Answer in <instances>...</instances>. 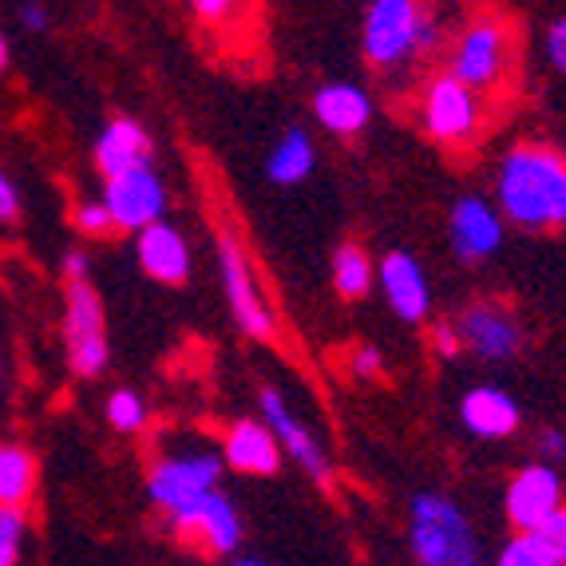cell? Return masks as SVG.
I'll list each match as a JSON object with an SVG mask.
<instances>
[{
  "mask_svg": "<svg viewBox=\"0 0 566 566\" xmlns=\"http://www.w3.org/2000/svg\"><path fill=\"white\" fill-rule=\"evenodd\" d=\"M495 210L523 230L566 227V159L547 143H520L495 170Z\"/></svg>",
  "mask_w": 566,
  "mask_h": 566,
  "instance_id": "obj_1",
  "label": "cell"
},
{
  "mask_svg": "<svg viewBox=\"0 0 566 566\" xmlns=\"http://www.w3.org/2000/svg\"><path fill=\"white\" fill-rule=\"evenodd\" d=\"M408 547L420 566H475L480 538L452 495L420 491L408 507Z\"/></svg>",
  "mask_w": 566,
  "mask_h": 566,
  "instance_id": "obj_2",
  "label": "cell"
},
{
  "mask_svg": "<svg viewBox=\"0 0 566 566\" xmlns=\"http://www.w3.org/2000/svg\"><path fill=\"white\" fill-rule=\"evenodd\" d=\"M440 40H444L440 20L428 9H420V4H412V0H377V4H368L365 32H360L368 64L397 67L405 60L420 56V52H432Z\"/></svg>",
  "mask_w": 566,
  "mask_h": 566,
  "instance_id": "obj_3",
  "label": "cell"
},
{
  "mask_svg": "<svg viewBox=\"0 0 566 566\" xmlns=\"http://www.w3.org/2000/svg\"><path fill=\"white\" fill-rule=\"evenodd\" d=\"M511 64H515V32L503 17L483 12L455 36L452 56H448V76L483 95L507 80Z\"/></svg>",
  "mask_w": 566,
  "mask_h": 566,
  "instance_id": "obj_4",
  "label": "cell"
},
{
  "mask_svg": "<svg viewBox=\"0 0 566 566\" xmlns=\"http://www.w3.org/2000/svg\"><path fill=\"white\" fill-rule=\"evenodd\" d=\"M218 483H222V455L207 452V448H190V452H167L151 463L147 495L170 520V515L214 495Z\"/></svg>",
  "mask_w": 566,
  "mask_h": 566,
  "instance_id": "obj_5",
  "label": "cell"
},
{
  "mask_svg": "<svg viewBox=\"0 0 566 566\" xmlns=\"http://www.w3.org/2000/svg\"><path fill=\"white\" fill-rule=\"evenodd\" d=\"M64 349L76 377L92 380L107 368V313L92 282H67L64 290Z\"/></svg>",
  "mask_w": 566,
  "mask_h": 566,
  "instance_id": "obj_6",
  "label": "cell"
},
{
  "mask_svg": "<svg viewBox=\"0 0 566 566\" xmlns=\"http://www.w3.org/2000/svg\"><path fill=\"white\" fill-rule=\"evenodd\" d=\"M214 254H218V274H222V293H227V305H230V313H234L238 329L254 340H270L277 329L274 310L265 305L262 290H258L254 265L245 258L242 242H238L230 230H218Z\"/></svg>",
  "mask_w": 566,
  "mask_h": 566,
  "instance_id": "obj_7",
  "label": "cell"
},
{
  "mask_svg": "<svg viewBox=\"0 0 566 566\" xmlns=\"http://www.w3.org/2000/svg\"><path fill=\"white\" fill-rule=\"evenodd\" d=\"M416 119H420V127H424L436 143L460 147V143H472L475 132L483 127V95H475L472 87H463L460 80L440 72V76L428 80L424 92H420Z\"/></svg>",
  "mask_w": 566,
  "mask_h": 566,
  "instance_id": "obj_8",
  "label": "cell"
},
{
  "mask_svg": "<svg viewBox=\"0 0 566 566\" xmlns=\"http://www.w3.org/2000/svg\"><path fill=\"white\" fill-rule=\"evenodd\" d=\"M107 218H112L115 230H147L155 222H163L167 214V187H163L159 170L143 167L132 175H119V179L104 182V199Z\"/></svg>",
  "mask_w": 566,
  "mask_h": 566,
  "instance_id": "obj_9",
  "label": "cell"
},
{
  "mask_svg": "<svg viewBox=\"0 0 566 566\" xmlns=\"http://www.w3.org/2000/svg\"><path fill=\"white\" fill-rule=\"evenodd\" d=\"M258 408H262V424L274 432L277 448L290 452V460H297L305 468V475L317 483H329L333 480V463L329 452L322 448V436H313L310 428L297 420V412L290 408V400L277 392V388L265 385L258 392Z\"/></svg>",
  "mask_w": 566,
  "mask_h": 566,
  "instance_id": "obj_10",
  "label": "cell"
},
{
  "mask_svg": "<svg viewBox=\"0 0 566 566\" xmlns=\"http://www.w3.org/2000/svg\"><path fill=\"white\" fill-rule=\"evenodd\" d=\"M170 531H175L182 543L202 547L207 555L227 558V555H234L238 543H242V515H238V507L222 491H214V495L199 500L195 507L170 515Z\"/></svg>",
  "mask_w": 566,
  "mask_h": 566,
  "instance_id": "obj_11",
  "label": "cell"
},
{
  "mask_svg": "<svg viewBox=\"0 0 566 566\" xmlns=\"http://www.w3.org/2000/svg\"><path fill=\"white\" fill-rule=\"evenodd\" d=\"M455 333H460V345L463 349H472L480 360H491V365H500V360H511L520 353V322H515V313L500 302H475L460 313V322H455Z\"/></svg>",
  "mask_w": 566,
  "mask_h": 566,
  "instance_id": "obj_12",
  "label": "cell"
},
{
  "mask_svg": "<svg viewBox=\"0 0 566 566\" xmlns=\"http://www.w3.org/2000/svg\"><path fill=\"white\" fill-rule=\"evenodd\" d=\"M558 507H563V483L547 463H527L523 472H515V480L507 483V495H503V511L520 535H531Z\"/></svg>",
  "mask_w": 566,
  "mask_h": 566,
  "instance_id": "obj_13",
  "label": "cell"
},
{
  "mask_svg": "<svg viewBox=\"0 0 566 566\" xmlns=\"http://www.w3.org/2000/svg\"><path fill=\"white\" fill-rule=\"evenodd\" d=\"M448 234L460 262H488L503 245V214L480 195H468L448 214Z\"/></svg>",
  "mask_w": 566,
  "mask_h": 566,
  "instance_id": "obj_14",
  "label": "cell"
},
{
  "mask_svg": "<svg viewBox=\"0 0 566 566\" xmlns=\"http://www.w3.org/2000/svg\"><path fill=\"white\" fill-rule=\"evenodd\" d=\"M151 159H155L151 135L132 115H115L104 132H99V139H95V167H99L104 179H119V175L151 167Z\"/></svg>",
  "mask_w": 566,
  "mask_h": 566,
  "instance_id": "obj_15",
  "label": "cell"
},
{
  "mask_svg": "<svg viewBox=\"0 0 566 566\" xmlns=\"http://www.w3.org/2000/svg\"><path fill=\"white\" fill-rule=\"evenodd\" d=\"M377 277L400 322H424L428 310H432V290H428L424 265L416 262L412 254H405V250H392L380 262Z\"/></svg>",
  "mask_w": 566,
  "mask_h": 566,
  "instance_id": "obj_16",
  "label": "cell"
},
{
  "mask_svg": "<svg viewBox=\"0 0 566 566\" xmlns=\"http://www.w3.org/2000/svg\"><path fill=\"white\" fill-rule=\"evenodd\" d=\"M135 258H139L143 274L159 285H182L190 277V245L182 230H175L163 218L155 227L139 230L135 238Z\"/></svg>",
  "mask_w": 566,
  "mask_h": 566,
  "instance_id": "obj_17",
  "label": "cell"
},
{
  "mask_svg": "<svg viewBox=\"0 0 566 566\" xmlns=\"http://www.w3.org/2000/svg\"><path fill=\"white\" fill-rule=\"evenodd\" d=\"M313 115L333 135H360L373 119V99L365 87L349 84V80H333L313 95Z\"/></svg>",
  "mask_w": 566,
  "mask_h": 566,
  "instance_id": "obj_18",
  "label": "cell"
},
{
  "mask_svg": "<svg viewBox=\"0 0 566 566\" xmlns=\"http://www.w3.org/2000/svg\"><path fill=\"white\" fill-rule=\"evenodd\" d=\"M222 463H230L242 475H274L282 468V448H277L274 432L262 420H238L227 432Z\"/></svg>",
  "mask_w": 566,
  "mask_h": 566,
  "instance_id": "obj_19",
  "label": "cell"
},
{
  "mask_svg": "<svg viewBox=\"0 0 566 566\" xmlns=\"http://www.w3.org/2000/svg\"><path fill=\"white\" fill-rule=\"evenodd\" d=\"M460 420L463 428L480 440H503L520 428V405L503 392V388H472L468 397L460 400Z\"/></svg>",
  "mask_w": 566,
  "mask_h": 566,
  "instance_id": "obj_20",
  "label": "cell"
},
{
  "mask_svg": "<svg viewBox=\"0 0 566 566\" xmlns=\"http://www.w3.org/2000/svg\"><path fill=\"white\" fill-rule=\"evenodd\" d=\"M317 167V147H313L305 127H290L282 139L274 143V151L265 155V175L277 187H297L302 179H310Z\"/></svg>",
  "mask_w": 566,
  "mask_h": 566,
  "instance_id": "obj_21",
  "label": "cell"
},
{
  "mask_svg": "<svg viewBox=\"0 0 566 566\" xmlns=\"http://www.w3.org/2000/svg\"><path fill=\"white\" fill-rule=\"evenodd\" d=\"M36 455L20 444H0V511H24L36 491Z\"/></svg>",
  "mask_w": 566,
  "mask_h": 566,
  "instance_id": "obj_22",
  "label": "cell"
},
{
  "mask_svg": "<svg viewBox=\"0 0 566 566\" xmlns=\"http://www.w3.org/2000/svg\"><path fill=\"white\" fill-rule=\"evenodd\" d=\"M373 282H377V265L365 254V245L340 242L337 254H333V285H337L340 297L357 302V297H365L373 290Z\"/></svg>",
  "mask_w": 566,
  "mask_h": 566,
  "instance_id": "obj_23",
  "label": "cell"
},
{
  "mask_svg": "<svg viewBox=\"0 0 566 566\" xmlns=\"http://www.w3.org/2000/svg\"><path fill=\"white\" fill-rule=\"evenodd\" d=\"M107 424L127 436L143 432L147 428V400L135 388H115L112 397H107Z\"/></svg>",
  "mask_w": 566,
  "mask_h": 566,
  "instance_id": "obj_24",
  "label": "cell"
},
{
  "mask_svg": "<svg viewBox=\"0 0 566 566\" xmlns=\"http://www.w3.org/2000/svg\"><path fill=\"white\" fill-rule=\"evenodd\" d=\"M531 543H535L543 555L551 558L555 566H566V503L555 511V515H547V520L538 523L535 531H531Z\"/></svg>",
  "mask_w": 566,
  "mask_h": 566,
  "instance_id": "obj_25",
  "label": "cell"
},
{
  "mask_svg": "<svg viewBox=\"0 0 566 566\" xmlns=\"http://www.w3.org/2000/svg\"><path fill=\"white\" fill-rule=\"evenodd\" d=\"M24 535H29L24 511H0V566H20V558H24Z\"/></svg>",
  "mask_w": 566,
  "mask_h": 566,
  "instance_id": "obj_26",
  "label": "cell"
},
{
  "mask_svg": "<svg viewBox=\"0 0 566 566\" xmlns=\"http://www.w3.org/2000/svg\"><path fill=\"white\" fill-rule=\"evenodd\" d=\"M72 222H76L80 234L87 238H99V234H112V218H107V207L99 199H84L76 202V210H72Z\"/></svg>",
  "mask_w": 566,
  "mask_h": 566,
  "instance_id": "obj_27",
  "label": "cell"
},
{
  "mask_svg": "<svg viewBox=\"0 0 566 566\" xmlns=\"http://www.w3.org/2000/svg\"><path fill=\"white\" fill-rule=\"evenodd\" d=\"M500 566H555V563H551L527 535H515L507 547L500 551Z\"/></svg>",
  "mask_w": 566,
  "mask_h": 566,
  "instance_id": "obj_28",
  "label": "cell"
},
{
  "mask_svg": "<svg viewBox=\"0 0 566 566\" xmlns=\"http://www.w3.org/2000/svg\"><path fill=\"white\" fill-rule=\"evenodd\" d=\"M349 368H353V377L373 380L385 373V357H380V349H373V345H357V349L349 353Z\"/></svg>",
  "mask_w": 566,
  "mask_h": 566,
  "instance_id": "obj_29",
  "label": "cell"
},
{
  "mask_svg": "<svg viewBox=\"0 0 566 566\" xmlns=\"http://www.w3.org/2000/svg\"><path fill=\"white\" fill-rule=\"evenodd\" d=\"M432 349H436V357H440V360H455L463 353L460 333H455L452 322H436L432 325Z\"/></svg>",
  "mask_w": 566,
  "mask_h": 566,
  "instance_id": "obj_30",
  "label": "cell"
},
{
  "mask_svg": "<svg viewBox=\"0 0 566 566\" xmlns=\"http://www.w3.org/2000/svg\"><path fill=\"white\" fill-rule=\"evenodd\" d=\"M547 60L558 72H566V17H558L547 29Z\"/></svg>",
  "mask_w": 566,
  "mask_h": 566,
  "instance_id": "obj_31",
  "label": "cell"
},
{
  "mask_svg": "<svg viewBox=\"0 0 566 566\" xmlns=\"http://www.w3.org/2000/svg\"><path fill=\"white\" fill-rule=\"evenodd\" d=\"M20 218V190L17 182L0 170V222H17Z\"/></svg>",
  "mask_w": 566,
  "mask_h": 566,
  "instance_id": "obj_32",
  "label": "cell"
},
{
  "mask_svg": "<svg viewBox=\"0 0 566 566\" xmlns=\"http://www.w3.org/2000/svg\"><path fill=\"white\" fill-rule=\"evenodd\" d=\"M538 455H543V460L538 463H558V460H566V436L558 432V428H547V432L538 436Z\"/></svg>",
  "mask_w": 566,
  "mask_h": 566,
  "instance_id": "obj_33",
  "label": "cell"
},
{
  "mask_svg": "<svg viewBox=\"0 0 566 566\" xmlns=\"http://www.w3.org/2000/svg\"><path fill=\"white\" fill-rule=\"evenodd\" d=\"M64 274H67V282H87V274H92V262H87L84 250H67V254H64Z\"/></svg>",
  "mask_w": 566,
  "mask_h": 566,
  "instance_id": "obj_34",
  "label": "cell"
},
{
  "mask_svg": "<svg viewBox=\"0 0 566 566\" xmlns=\"http://www.w3.org/2000/svg\"><path fill=\"white\" fill-rule=\"evenodd\" d=\"M190 12L199 20H227L230 12H234V4H227V0H195Z\"/></svg>",
  "mask_w": 566,
  "mask_h": 566,
  "instance_id": "obj_35",
  "label": "cell"
},
{
  "mask_svg": "<svg viewBox=\"0 0 566 566\" xmlns=\"http://www.w3.org/2000/svg\"><path fill=\"white\" fill-rule=\"evenodd\" d=\"M17 17L29 32H44L48 29V9H44V4H20Z\"/></svg>",
  "mask_w": 566,
  "mask_h": 566,
  "instance_id": "obj_36",
  "label": "cell"
},
{
  "mask_svg": "<svg viewBox=\"0 0 566 566\" xmlns=\"http://www.w3.org/2000/svg\"><path fill=\"white\" fill-rule=\"evenodd\" d=\"M4 67H9V36L0 32V72H4Z\"/></svg>",
  "mask_w": 566,
  "mask_h": 566,
  "instance_id": "obj_37",
  "label": "cell"
},
{
  "mask_svg": "<svg viewBox=\"0 0 566 566\" xmlns=\"http://www.w3.org/2000/svg\"><path fill=\"white\" fill-rule=\"evenodd\" d=\"M227 566H270V563H262V558H234V563H227Z\"/></svg>",
  "mask_w": 566,
  "mask_h": 566,
  "instance_id": "obj_38",
  "label": "cell"
}]
</instances>
